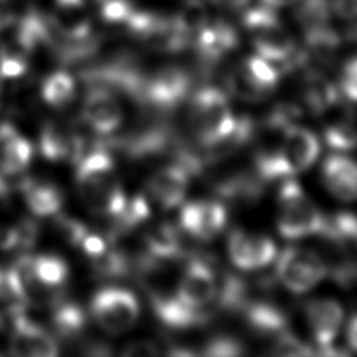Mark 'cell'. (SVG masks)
Instances as JSON below:
<instances>
[{"mask_svg": "<svg viewBox=\"0 0 357 357\" xmlns=\"http://www.w3.org/2000/svg\"><path fill=\"white\" fill-rule=\"evenodd\" d=\"M319 151V139L311 130L290 124L279 132V141L275 145L257 153L255 174L266 181L296 177L315 163Z\"/></svg>", "mask_w": 357, "mask_h": 357, "instance_id": "1", "label": "cell"}, {"mask_svg": "<svg viewBox=\"0 0 357 357\" xmlns=\"http://www.w3.org/2000/svg\"><path fill=\"white\" fill-rule=\"evenodd\" d=\"M241 22L250 33L255 54L276 64L282 71L304 63L307 54L298 49L291 33L282 24L278 10L259 3L241 11Z\"/></svg>", "mask_w": 357, "mask_h": 357, "instance_id": "2", "label": "cell"}, {"mask_svg": "<svg viewBox=\"0 0 357 357\" xmlns=\"http://www.w3.org/2000/svg\"><path fill=\"white\" fill-rule=\"evenodd\" d=\"M188 123L199 145L215 149L230 139L237 128L238 119L222 89L205 86L191 98Z\"/></svg>", "mask_w": 357, "mask_h": 357, "instance_id": "3", "label": "cell"}, {"mask_svg": "<svg viewBox=\"0 0 357 357\" xmlns=\"http://www.w3.org/2000/svg\"><path fill=\"white\" fill-rule=\"evenodd\" d=\"M328 219L294 177L284 178L276 197V229L286 240L325 234Z\"/></svg>", "mask_w": 357, "mask_h": 357, "instance_id": "4", "label": "cell"}, {"mask_svg": "<svg viewBox=\"0 0 357 357\" xmlns=\"http://www.w3.org/2000/svg\"><path fill=\"white\" fill-rule=\"evenodd\" d=\"M93 321L110 335L130 331L139 318L141 307L137 296L123 287L109 286L99 289L89 301Z\"/></svg>", "mask_w": 357, "mask_h": 357, "instance_id": "5", "label": "cell"}, {"mask_svg": "<svg viewBox=\"0 0 357 357\" xmlns=\"http://www.w3.org/2000/svg\"><path fill=\"white\" fill-rule=\"evenodd\" d=\"M275 261L279 283L294 294L311 290L328 275V265L321 255L305 247L289 245Z\"/></svg>", "mask_w": 357, "mask_h": 357, "instance_id": "6", "label": "cell"}, {"mask_svg": "<svg viewBox=\"0 0 357 357\" xmlns=\"http://www.w3.org/2000/svg\"><path fill=\"white\" fill-rule=\"evenodd\" d=\"M191 79L185 70L177 66H165L145 74L132 99L156 110H170L181 103L190 89Z\"/></svg>", "mask_w": 357, "mask_h": 357, "instance_id": "7", "label": "cell"}, {"mask_svg": "<svg viewBox=\"0 0 357 357\" xmlns=\"http://www.w3.org/2000/svg\"><path fill=\"white\" fill-rule=\"evenodd\" d=\"M280 70L276 64L250 54L227 75V86L233 95L243 100H259L266 98L278 85Z\"/></svg>", "mask_w": 357, "mask_h": 357, "instance_id": "8", "label": "cell"}, {"mask_svg": "<svg viewBox=\"0 0 357 357\" xmlns=\"http://www.w3.org/2000/svg\"><path fill=\"white\" fill-rule=\"evenodd\" d=\"M11 322L8 342L10 353L14 356L52 357L59 354V343L53 333L35 322L26 312V305L18 304L7 308Z\"/></svg>", "mask_w": 357, "mask_h": 357, "instance_id": "9", "label": "cell"}, {"mask_svg": "<svg viewBox=\"0 0 357 357\" xmlns=\"http://www.w3.org/2000/svg\"><path fill=\"white\" fill-rule=\"evenodd\" d=\"M219 278L211 262L202 258H192L183 269L176 286V297L187 307L205 311L216 301Z\"/></svg>", "mask_w": 357, "mask_h": 357, "instance_id": "10", "label": "cell"}, {"mask_svg": "<svg viewBox=\"0 0 357 357\" xmlns=\"http://www.w3.org/2000/svg\"><path fill=\"white\" fill-rule=\"evenodd\" d=\"M227 255L230 262L241 271H257L266 268L278 255L273 240L268 236L234 229L227 236Z\"/></svg>", "mask_w": 357, "mask_h": 357, "instance_id": "11", "label": "cell"}, {"mask_svg": "<svg viewBox=\"0 0 357 357\" xmlns=\"http://www.w3.org/2000/svg\"><path fill=\"white\" fill-rule=\"evenodd\" d=\"M123 107L114 92L102 85H91L81 106V120L95 134L110 135L123 123Z\"/></svg>", "mask_w": 357, "mask_h": 357, "instance_id": "12", "label": "cell"}, {"mask_svg": "<svg viewBox=\"0 0 357 357\" xmlns=\"http://www.w3.org/2000/svg\"><path fill=\"white\" fill-rule=\"evenodd\" d=\"M227 222V212L220 201L195 199L183 204L178 213L180 227L199 241L213 240L222 233Z\"/></svg>", "mask_w": 357, "mask_h": 357, "instance_id": "13", "label": "cell"}, {"mask_svg": "<svg viewBox=\"0 0 357 357\" xmlns=\"http://www.w3.org/2000/svg\"><path fill=\"white\" fill-rule=\"evenodd\" d=\"M114 160L109 148L102 141L93 142L92 146L75 162V183L82 201L93 192L113 181Z\"/></svg>", "mask_w": 357, "mask_h": 357, "instance_id": "14", "label": "cell"}, {"mask_svg": "<svg viewBox=\"0 0 357 357\" xmlns=\"http://www.w3.org/2000/svg\"><path fill=\"white\" fill-rule=\"evenodd\" d=\"M238 33L233 24L222 18H206L194 32L191 45L197 56L213 64L238 46Z\"/></svg>", "mask_w": 357, "mask_h": 357, "instance_id": "15", "label": "cell"}, {"mask_svg": "<svg viewBox=\"0 0 357 357\" xmlns=\"http://www.w3.org/2000/svg\"><path fill=\"white\" fill-rule=\"evenodd\" d=\"M190 185V170L185 165L172 163L159 167L148 180L151 199L162 209H173L183 204Z\"/></svg>", "mask_w": 357, "mask_h": 357, "instance_id": "16", "label": "cell"}, {"mask_svg": "<svg viewBox=\"0 0 357 357\" xmlns=\"http://www.w3.org/2000/svg\"><path fill=\"white\" fill-rule=\"evenodd\" d=\"M304 314L317 346L332 349L343 326V307L333 298H315L305 304Z\"/></svg>", "mask_w": 357, "mask_h": 357, "instance_id": "17", "label": "cell"}, {"mask_svg": "<svg viewBox=\"0 0 357 357\" xmlns=\"http://www.w3.org/2000/svg\"><path fill=\"white\" fill-rule=\"evenodd\" d=\"M88 149V141L57 121H46L39 134V151L50 162L75 163Z\"/></svg>", "mask_w": 357, "mask_h": 357, "instance_id": "18", "label": "cell"}, {"mask_svg": "<svg viewBox=\"0 0 357 357\" xmlns=\"http://www.w3.org/2000/svg\"><path fill=\"white\" fill-rule=\"evenodd\" d=\"M325 188L337 199L350 202L357 199V160L335 152L322 163Z\"/></svg>", "mask_w": 357, "mask_h": 357, "instance_id": "19", "label": "cell"}, {"mask_svg": "<svg viewBox=\"0 0 357 357\" xmlns=\"http://www.w3.org/2000/svg\"><path fill=\"white\" fill-rule=\"evenodd\" d=\"M32 144L11 123H0V172L7 176L21 173L32 160Z\"/></svg>", "mask_w": 357, "mask_h": 357, "instance_id": "20", "label": "cell"}, {"mask_svg": "<svg viewBox=\"0 0 357 357\" xmlns=\"http://www.w3.org/2000/svg\"><path fill=\"white\" fill-rule=\"evenodd\" d=\"M301 100L311 114H326L336 106L339 89L321 73L308 71L301 82Z\"/></svg>", "mask_w": 357, "mask_h": 357, "instance_id": "21", "label": "cell"}, {"mask_svg": "<svg viewBox=\"0 0 357 357\" xmlns=\"http://www.w3.org/2000/svg\"><path fill=\"white\" fill-rule=\"evenodd\" d=\"M151 304L155 315L165 325L176 329H185L205 322V311H197L183 304L176 294L153 293Z\"/></svg>", "mask_w": 357, "mask_h": 357, "instance_id": "22", "label": "cell"}, {"mask_svg": "<svg viewBox=\"0 0 357 357\" xmlns=\"http://www.w3.org/2000/svg\"><path fill=\"white\" fill-rule=\"evenodd\" d=\"M25 204L36 216H53L60 212L64 194L53 183L39 181L35 178H24L20 184Z\"/></svg>", "mask_w": 357, "mask_h": 357, "instance_id": "23", "label": "cell"}, {"mask_svg": "<svg viewBox=\"0 0 357 357\" xmlns=\"http://www.w3.org/2000/svg\"><path fill=\"white\" fill-rule=\"evenodd\" d=\"M50 322L54 335L63 339H74L86 326V312L78 303L63 298L52 307Z\"/></svg>", "mask_w": 357, "mask_h": 357, "instance_id": "24", "label": "cell"}, {"mask_svg": "<svg viewBox=\"0 0 357 357\" xmlns=\"http://www.w3.org/2000/svg\"><path fill=\"white\" fill-rule=\"evenodd\" d=\"M145 247L151 261H167L180 255L181 241L176 226L159 223L145 236Z\"/></svg>", "mask_w": 357, "mask_h": 357, "instance_id": "25", "label": "cell"}, {"mask_svg": "<svg viewBox=\"0 0 357 357\" xmlns=\"http://www.w3.org/2000/svg\"><path fill=\"white\" fill-rule=\"evenodd\" d=\"M322 138L333 151L344 153L357 148V124L349 114L335 117L325 124Z\"/></svg>", "mask_w": 357, "mask_h": 357, "instance_id": "26", "label": "cell"}, {"mask_svg": "<svg viewBox=\"0 0 357 357\" xmlns=\"http://www.w3.org/2000/svg\"><path fill=\"white\" fill-rule=\"evenodd\" d=\"M75 95V79L67 71H54L45 78L40 86V96L45 103L53 107L66 106Z\"/></svg>", "mask_w": 357, "mask_h": 357, "instance_id": "27", "label": "cell"}, {"mask_svg": "<svg viewBox=\"0 0 357 357\" xmlns=\"http://www.w3.org/2000/svg\"><path fill=\"white\" fill-rule=\"evenodd\" d=\"M31 265L35 276L43 284L50 287L66 286L68 265L61 257L54 254L31 255Z\"/></svg>", "mask_w": 357, "mask_h": 357, "instance_id": "28", "label": "cell"}, {"mask_svg": "<svg viewBox=\"0 0 357 357\" xmlns=\"http://www.w3.org/2000/svg\"><path fill=\"white\" fill-rule=\"evenodd\" d=\"M89 261L91 269L96 278L119 279L126 276L130 271V261L127 255L113 245H109L103 254L91 258Z\"/></svg>", "mask_w": 357, "mask_h": 357, "instance_id": "29", "label": "cell"}, {"mask_svg": "<svg viewBox=\"0 0 357 357\" xmlns=\"http://www.w3.org/2000/svg\"><path fill=\"white\" fill-rule=\"evenodd\" d=\"M293 7V17L303 31L329 24L332 17L329 0H297Z\"/></svg>", "mask_w": 357, "mask_h": 357, "instance_id": "30", "label": "cell"}, {"mask_svg": "<svg viewBox=\"0 0 357 357\" xmlns=\"http://www.w3.org/2000/svg\"><path fill=\"white\" fill-rule=\"evenodd\" d=\"M28 70V54L13 40L0 46V79H15Z\"/></svg>", "mask_w": 357, "mask_h": 357, "instance_id": "31", "label": "cell"}, {"mask_svg": "<svg viewBox=\"0 0 357 357\" xmlns=\"http://www.w3.org/2000/svg\"><path fill=\"white\" fill-rule=\"evenodd\" d=\"M56 215L57 216L54 218V229H56L57 234L68 245L78 247L82 236L88 230L86 225H84L81 220H77L67 215H60V213H56Z\"/></svg>", "mask_w": 357, "mask_h": 357, "instance_id": "32", "label": "cell"}, {"mask_svg": "<svg viewBox=\"0 0 357 357\" xmlns=\"http://www.w3.org/2000/svg\"><path fill=\"white\" fill-rule=\"evenodd\" d=\"M135 8L131 0H102L100 17L109 24L126 25Z\"/></svg>", "mask_w": 357, "mask_h": 357, "instance_id": "33", "label": "cell"}, {"mask_svg": "<svg viewBox=\"0 0 357 357\" xmlns=\"http://www.w3.org/2000/svg\"><path fill=\"white\" fill-rule=\"evenodd\" d=\"M15 236H17V248L15 251L25 252L29 251L39 238L40 227L38 222L32 218H22L14 225Z\"/></svg>", "mask_w": 357, "mask_h": 357, "instance_id": "34", "label": "cell"}, {"mask_svg": "<svg viewBox=\"0 0 357 357\" xmlns=\"http://www.w3.org/2000/svg\"><path fill=\"white\" fill-rule=\"evenodd\" d=\"M339 91L347 100L357 102V56L343 63L339 74Z\"/></svg>", "mask_w": 357, "mask_h": 357, "instance_id": "35", "label": "cell"}, {"mask_svg": "<svg viewBox=\"0 0 357 357\" xmlns=\"http://www.w3.org/2000/svg\"><path fill=\"white\" fill-rule=\"evenodd\" d=\"M272 353L278 356H290V354H310L311 350L304 344L298 337L290 332H283L273 339Z\"/></svg>", "mask_w": 357, "mask_h": 357, "instance_id": "36", "label": "cell"}, {"mask_svg": "<svg viewBox=\"0 0 357 357\" xmlns=\"http://www.w3.org/2000/svg\"><path fill=\"white\" fill-rule=\"evenodd\" d=\"M110 241L112 240L109 236H102L100 233L92 231L88 229L85 231V234L82 236V238L78 244V248L84 252L85 257H88L91 259V258H95V257L103 254L109 248Z\"/></svg>", "mask_w": 357, "mask_h": 357, "instance_id": "37", "label": "cell"}, {"mask_svg": "<svg viewBox=\"0 0 357 357\" xmlns=\"http://www.w3.org/2000/svg\"><path fill=\"white\" fill-rule=\"evenodd\" d=\"M243 351L241 344L236 339L218 336L205 344L202 353L206 356H240Z\"/></svg>", "mask_w": 357, "mask_h": 357, "instance_id": "38", "label": "cell"}, {"mask_svg": "<svg viewBox=\"0 0 357 357\" xmlns=\"http://www.w3.org/2000/svg\"><path fill=\"white\" fill-rule=\"evenodd\" d=\"M121 354L128 357H148V356H159L162 354V351L156 342H152L148 339H138L127 343L126 347L121 350Z\"/></svg>", "mask_w": 357, "mask_h": 357, "instance_id": "39", "label": "cell"}, {"mask_svg": "<svg viewBox=\"0 0 357 357\" xmlns=\"http://www.w3.org/2000/svg\"><path fill=\"white\" fill-rule=\"evenodd\" d=\"M0 303L6 304L7 308L18 304H24L15 293V289L13 286V282L8 273V268H3V266H0Z\"/></svg>", "mask_w": 357, "mask_h": 357, "instance_id": "40", "label": "cell"}, {"mask_svg": "<svg viewBox=\"0 0 357 357\" xmlns=\"http://www.w3.org/2000/svg\"><path fill=\"white\" fill-rule=\"evenodd\" d=\"M329 6L332 15L350 22L357 20V0H329Z\"/></svg>", "mask_w": 357, "mask_h": 357, "instance_id": "41", "label": "cell"}, {"mask_svg": "<svg viewBox=\"0 0 357 357\" xmlns=\"http://www.w3.org/2000/svg\"><path fill=\"white\" fill-rule=\"evenodd\" d=\"M17 248V236L14 225H1L0 226V250L1 251H15Z\"/></svg>", "mask_w": 357, "mask_h": 357, "instance_id": "42", "label": "cell"}, {"mask_svg": "<svg viewBox=\"0 0 357 357\" xmlns=\"http://www.w3.org/2000/svg\"><path fill=\"white\" fill-rule=\"evenodd\" d=\"M208 1L223 10L243 11L247 6H250L251 0H208Z\"/></svg>", "mask_w": 357, "mask_h": 357, "instance_id": "43", "label": "cell"}, {"mask_svg": "<svg viewBox=\"0 0 357 357\" xmlns=\"http://www.w3.org/2000/svg\"><path fill=\"white\" fill-rule=\"evenodd\" d=\"M82 353L86 356H106V354H110V350L105 343L88 342L82 346Z\"/></svg>", "mask_w": 357, "mask_h": 357, "instance_id": "44", "label": "cell"}, {"mask_svg": "<svg viewBox=\"0 0 357 357\" xmlns=\"http://www.w3.org/2000/svg\"><path fill=\"white\" fill-rule=\"evenodd\" d=\"M346 337H347V343L351 349H354L357 351V314L353 315L347 324L346 328Z\"/></svg>", "mask_w": 357, "mask_h": 357, "instance_id": "45", "label": "cell"}, {"mask_svg": "<svg viewBox=\"0 0 357 357\" xmlns=\"http://www.w3.org/2000/svg\"><path fill=\"white\" fill-rule=\"evenodd\" d=\"M10 195H11V190H10L8 181L3 176H0V209L7 206L10 201Z\"/></svg>", "mask_w": 357, "mask_h": 357, "instance_id": "46", "label": "cell"}, {"mask_svg": "<svg viewBox=\"0 0 357 357\" xmlns=\"http://www.w3.org/2000/svg\"><path fill=\"white\" fill-rule=\"evenodd\" d=\"M297 0H259V3L265 4V6H269L272 8H283V7H289V6H293Z\"/></svg>", "mask_w": 357, "mask_h": 357, "instance_id": "47", "label": "cell"}, {"mask_svg": "<svg viewBox=\"0 0 357 357\" xmlns=\"http://www.w3.org/2000/svg\"><path fill=\"white\" fill-rule=\"evenodd\" d=\"M13 15L10 14V11L4 10L0 7V31L6 29L11 22H13Z\"/></svg>", "mask_w": 357, "mask_h": 357, "instance_id": "48", "label": "cell"}, {"mask_svg": "<svg viewBox=\"0 0 357 357\" xmlns=\"http://www.w3.org/2000/svg\"><path fill=\"white\" fill-rule=\"evenodd\" d=\"M4 326V318H3V315L0 314V329Z\"/></svg>", "mask_w": 357, "mask_h": 357, "instance_id": "49", "label": "cell"}, {"mask_svg": "<svg viewBox=\"0 0 357 357\" xmlns=\"http://www.w3.org/2000/svg\"><path fill=\"white\" fill-rule=\"evenodd\" d=\"M1 92H3V88H1V82H0V98H1Z\"/></svg>", "mask_w": 357, "mask_h": 357, "instance_id": "50", "label": "cell"}]
</instances>
